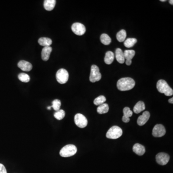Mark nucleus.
<instances>
[{"label":"nucleus","instance_id":"nucleus-1","mask_svg":"<svg viewBox=\"0 0 173 173\" xmlns=\"http://www.w3.org/2000/svg\"><path fill=\"white\" fill-rule=\"evenodd\" d=\"M135 81L130 77H124L120 79L117 82V87L121 91H127L134 87Z\"/></svg>","mask_w":173,"mask_h":173},{"label":"nucleus","instance_id":"nucleus-2","mask_svg":"<svg viewBox=\"0 0 173 173\" xmlns=\"http://www.w3.org/2000/svg\"><path fill=\"white\" fill-rule=\"evenodd\" d=\"M157 88L159 92L164 93L166 96H172L173 90L164 80H159L157 83Z\"/></svg>","mask_w":173,"mask_h":173},{"label":"nucleus","instance_id":"nucleus-3","mask_svg":"<svg viewBox=\"0 0 173 173\" xmlns=\"http://www.w3.org/2000/svg\"><path fill=\"white\" fill-rule=\"evenodd\" d=\"M77 152L76 146L73 144H68L62 148L60 151V155L63 157H69L75 155Z\"/></svg>","mask_w":173,"mask_h":173},{"label":"nucleus","instance_id":"nucleus-4","mask_svg":"<svg viewBox=\"0 0 173 173\" xmlns=\"http://www.w3.org/2000/svg\"><path fill=\"white\" fill-rule=\"evenodd\" d=\"M123 134L121 128L118 126H113L111 127L107 132L106 136L110 139H117L120 137Z\"/></svg>","mask_w":173,"mask_h":173},{"label":"nucleus","instance_id":"nucleus-5","mask_svg":"<svg viewBox=\"0 0 173 173\" xmlns=\"http://www.w3.org/2000/svg\"><path fill=\"white\" fill-rule=\"evenodd\" d=\"M57 81L59 83L63 84L67 82L69 78V74L67 70L61 68L58 70L56 74Z\"/></svg>","mask_w":173,"mask_h":173},{"label":"nucleus","instance_id":"nucleus-6","mask_svg":"<svg viewBox=\"0 0 173 173\" xmlns=\"http://www.w3.org/2000/svg\"><path fill=\"white\" fill-rule=\"evenodd\" d=\"M101 78V75L98 67L96 65H92L90 74V80L92 83L99 81Z\"/></svg>","mask_w":173,"mask_h":173},{"label":"nucleus","instance_id":"nucleus-7","mask_svg":"<svg viewBox=\"0 0 173 173\" xmlns=\"http://www.w3.org/2000/svg\"><path fill=\"white\" fill-rule=\"evenodd\" d=\"M75 123L80 128H84L87 126L88 120L84 115L81 114H77L75 116Z\"/></svg>","mask_w":173,"mask_h":173},{"label":"nucleus","instance_id":"nucleus-8","mask_svg":"<svg viewBox=\"0 0 173 173\" xmlns=\"http://www.w3.org/2000/svg\"><path fill=\"white\" fill-rule=\"evenodd\" d=\"M72 31L78 36H82L86 32V28L84 25L80 23H75L71 27Z\"/></svg>","mask_w":173,"mask_h":173},{"label":"nucleus","instance_id":"nucleus-9","mask_svg":"<svg viewBox=\"0 0 173 173\" xmlns=\"http://www.w3.org/2000/svg\"><path fill=\"white\" fill-rule=\"evenodd\" d=\"M166 133L165 127L162 125H156L153 128V136L155 137H161Z\"/></svg>","mask_w":173,"mask_h":173},{"label":"nucleus","instance_id":"nucleus-10","mask_svg":"<svg viewBox=\"0 0 173 173\" xmlns=\"http://www.w3.org/2000/svg\"><path fill=\"white\" fill-rule=\"evenodd\" d=\"M169 159V155L164 153H159L156 156L157 162L158 164L161 165H166L168 163Z\"/></svg>","mask_w":173,"mask_h":173},{"label":"nucleus","instance_id":"nucleus-11","mask_svg":"<svg viewBox=\"0 0 173 173\" xmlns=\"http://www.w3.org/2000/svg\"><path fill=\"white\" fill-rule=\"evenodd\" d=\"M150 117V114L148 111H145L142 115L138 117V124L140 126H143L147 123Z\"/></svg>","mask_w":173,"mask_h":173},{"label":"nucleus","instance_id":"nucleus-12","mask_svg":"<svg viewBox=\"0 0 173 173\" xmlns=\"http://www.w3.org/2000/svg\"><path fill=\"white\" fill-rule=\"evenodd\" d=\"M17 66L22 70L26 72H28L31 70L32 69V65L31 64L25 60H21L18 62Z\"/></svg>","mask_w":173,"mask_h":173},{"label":"nucleus","instance_id":"nucleus-13","mask_svg":"<svg viewBox=\"0 0 173 173\" xmlns=\"http://www.w3.org/2000/svg\"><path fill=\"white\" fill-rule=\"evenodd\" d=\"M51 51H52V48L51 46L43 47L41 51V58L42 60L45 61L48 60Z\"/></svg>","mask_w":173,"mask_h":173},{"label":"nucleus","instance_id":"nucleus-14","mask_svg":"<svg viewBox=\"0 0 173 173\" xmlns=\"http://www.w3.org/2000/svg\"><path fill=\"white\" fill-rule=\"evenodd\" d=\"M123 115L122 117V120L125 123H128L130 122V117L132 116L133 114V112L130 110V108L128 107H126L123 109Z\"/></svg>","mask_w":173,"mask_h":173},{"label":"nucleus","instance_id":"nucleus-15","mask_svg":"<svg viewBox=\"0 0 173 173\" xmlns=\"http://www.w3.org/2000/svg\"><path fill=\"white\" fill-rule=\"evenodd\" d=\"M133 151L135 153L140 156H142L145 153V147L140 144L136 143L134 145Z\"/></svg>","mask_w":173,"mask_h":173},{"label":"nucleus","instance_id":"nucleus-16","mask_svg":"<svg viewBox=\"0 0 173 173\" xmlns=\"http://www.w3.org/2000/svg\"><path fill=\"white\" fill-rule=\"evenodd\" d=\"M115 58L118 63L120 64L124 63L125 59L124 55V52L120 48H117L115 50Z\"/></svg>","mask_w":173,"mask_h":173},{"label":"nucleus","instance_id":"nucleus-17","mask_svg":"<svg viewBox=\"0 0 173 173\" xmlns=\"http://www.w3.org/2000/svg\"><path fill=\"white\" fill-rule=\"evenodd\" d=\"M56 4L55 0H45L44 1V7L47 11L53 10Z\"/></svg>","mask_w":173,"mask_h":173},{"label":"nucleus","instance_id":"nucleus-18","mask_svg":"<svg viewBox=\"0 0 173 173\" xmlns=\"http://www.w3.org/2000/svg\"><path fill=\"white\" fill-rule=\"evenodd\" d=\"M38 42L40 45L43 47H49L52 44V40L49 38L42 37L38 39Z\"/></svg>","mask_w":173,"mask_h":173},{"label":"nucleus","instance_id":"nucleus-19","mask_svg":"<svg viewBox=\"0 0 173 173\" xmlns=\"http://www.w3.org/2000/svg\"><path fill=\"white\" fill-rule=\"evenodd\" d=\"M145 109V104L142 101H138L134 107L133 111L135 114H139Z\"/></svg>","mask_w":173,"mask_h":173},{"label":"nucleus","instance_id":"nucleus-20","mask_svg":"<svg viewBox=\"0 0 173 173\" xmlns=\"http://www.w3.org/2000/svg\"><path fill=\"white\" fill-rule=\"evenodd\" d=\"M114 54L111 51H108L105 54L104 62L107 64H111L114 60Z\"/></svg>","mask_w":173,"mask_h":173},{"label":"nucleus","instance_id":"nucleus-21","mask_svg":"<svg viewBox=\"0 0 173 173\" xmlns=\"http://www.w3.org/2000/svg\"><path fill=\"white\" fill-rule=\"evenodd\" d=\"M97 111L99 114H106L109 111V106L107 104L104 103L98 107Z\"/></svg>","mask_w":173,"mask_h":173},{"label":"nucleus","instance_id":"nucleus-22","mask_svg":"<svg viewBox=\"0 0 173 173\" xmlns=\"http://www.w3.org/2000/svg\"><path fill=\"white\" fill-rule=\"evenodd\" d=\"M127 37V33L125 30H122L119 31L117 34V39L119 42H123L125 41Z\"/></svg>","mask_w":173,"mask_h":173},{"label":"nucleus","instance_id":"nucleus-23","mask_svg":"<svg viewBox=\"0 0 173 173\" xmlns=\"http://www.w3.org/2000/svg\"><path fill=\"white\" fill-rule=\"evenodd\" d=\"M125 59L127 60H131L135 55V51L134 50H125L124 52Z\"/></svg>","mask_w":173,"mask_h":173},{"label":"nucleus","instance_id":"nucleus-24","mask_svg":"<svg viewBox=\"0 0 173 173\" xmlns=\"http://www.w3.org/2000/svg\"><path fill=\"white\" fill-rule=\"evenodd\" d=\"M100 40L101 43L104 45H108L111 42V38L106 34H103L101 36Z\"/></svg>","mask_w":173,"mask_h":173},{"label":"nucleus","instance_id":"nucleus-25","mask_svg":"<svg viewBox=\"0 0 173 173\" xmlns=\"http://www.w3.org/2000/svg\"><path fill=\"white\" fill-rule=\"evenodd\" d=\"M137 42V40L135 38H128L124 41V45L127 48H131L134 46Z\"/></svg>","mask_w":173,"mask_h":173},{"label":"nucleus","instance_id":"nucleus-26","mask_svg":"<svg viewBox=\"0 0 173 173\" xmlns=\"http://www.w3.org/2000/svg\"><path fill=\"white\" fill-rule=\"evenodd\" d=\"M18 77L19 80L21 81V82H25V83L29 82L30 80V76L26 73H24L19 74L18 75Z\"/></svg>","mask_w":173,"mask_h":173},{"label":"nucleus","instance_id":"nucleus-27","mask_svg":"<svg viewBox=\"0 0 173 173\" xmlns=\"http://www.w3.org/2000/svg\"><path fill=\"white\" fill-rule=\"evenodd\" d=\"M106 101V99L104 96L103 95H101V96L98 97L96 98V99L94 101V104L95 105L99 106V105H101L102 104H104Z\"/></svg>","mask_w":173,"mask_h":173},{"label":"nucleus","instance_id":"nucleus-28","mask_svg":"<svg viewBox=\"0 0 173 173\" xmlns=\"http://www.w3.org/2000/svg\"><path fill=\"white\" fill-rule=\"evenodd\" d=\"M65 115V111L63 110H59V111H56L54 114V117L58 120H61L62 119H63L64 118Z\"/></svg>","mask_w":173,"mask_h":173},{"label":"nucleus","instance_id":"nucleus-29","mask_svg":"<svg viewBox=\"0 0 173 173\" xmlns=\"http://www.w3.org/2000/svg\"><path fill=\"white\" fill-rule=\"evenodd\" d=\"M61 105V103L60 101L58 99H55L52 102L51 107H53V109L55 111H58L60 109Z\"/></svg>","mask_w":173,"mask_h":173},{"label":"nucleus","instance_id":"nucleus-30","mask_svg":"<svg viewBox=\"0 0 173 173\" xmlns=\"http://www.w3.org/2000/svg\"><path fill=\"white\" fill-rule=\"evenodd\" d=\"M0 173H7L5 166L1 164H0Z\"/></svg>","mask_w":173,"mask_h":173},{"label":"nucleus","instance_id":"nucleus-31","mask_svg":"<svg viewBox=\"0 0 173 173\" xmlns=\"http://www.w3.org/2000/svg\"><path fill=\"white\" fill-rule=\"evenodd\" d=\"M132 63V61L131 60H126V64L127 65H130Z\"/></svg>","mask_w":173,"mask_h":173},{"label":"nucleus","instance_id":"nucleus-32","mask_svg":"<svg viewBox=\"0 0 173 173\" xmlns=\"http://www.w3.org/2000/svg\"><path fill=\"white\" fill-rule=\"evenodd\" d=\"M168 101H169V103H170V104H173V98H171V99H169L168 100Z\"/></svg>","mask_w":173,"mask_h":173},{"label":"nucleus","instance_id":"nucleus-33","mask_svg":"<svg viewBox=\"0 0 173 173\" xmlns=\"http://www.w3.org/2000/svg\"><path fill=\"white\" fill-rule=\"evenodd\" d=\"M173 0H170V1H169V3H170V4H172V5H173Z\"/></svg>","mask_w":173,"mask_h":173},{"label":"nucleus","instance_id":"nucleus-34","mask_svg":"<svg viewBox=\"0 0 173 173\" xmlns=\"http://www.w3.org/2000/svg\"><path fill=\"white\" fill-rule=\"evenodd\" d=\"M51 106H49L48 107V109H49V110H50V109H51Z\"/></svg>","mask_w":173,"mask_h":173},{"label":"nucleus","instance_id":"nucleus-35","mask_svg":"<svg viewBox=\"0 0 173 173\" xmlns=\"http://www.w3.org/2000/svg\"><path fill=\"white\" fill-rule=\"evenodd\" d=\"M161 1H166V0H161Z\"/></svg>","mask_w":173,"mask_h":173}]
</instances>
